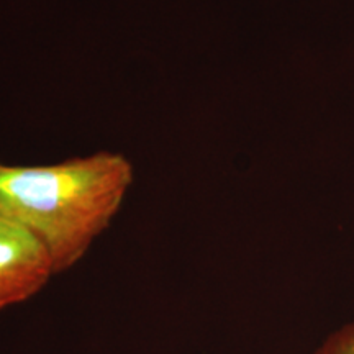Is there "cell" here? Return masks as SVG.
I'll return each mask as SVG.
<instances>
[{"mask_svg":"<svg viewBox=\"0 0 354 354\" xmlns=\"http://www.w3.org/2000/svg\"><path fill=\"white\" fill-rule=\"evenodd\" d=\"M131 183V162L112 151L50 166L2 165L0 214L41 241L59 274L107 230Z\"/></svg>","mask_w":354,"mask_h":354,"instance_id":"1","label":"cell"},{"mask_svg":"<svg viewBox=\"0 0 354 354\" xmlns=\"http://www.w3.org/2000/svg\"><path fill=\"white\" fill-rule=\"evenodd\" d=\"M53 274V261L41 241L0 214V310L33 297Z\"/></svg>","mask_w":354,"mask_h":354,"instance_id":"2","label":"cell"},{"mask_svg":"<svg viewBox=\"0 0 354 354\" xmlns=\"http://www.w3.org/2000/svg\"><path fill=\"white\" fill-rule=\"evenodd\" d=\"M312 354H354V322L331 331Z\"/></svg>","mask_w":354,"mask_h":354,"instance_id":"3","label":"cell"},{"mask_svg":"<svg viewBox=\"0 0 354 354\" xmlns=\"http://www.w3.org/2000/svg\"><path fill=\"white\" fill-rule=\"evenodd\" d=\"M0 166H2V165H0Z\"/></svg>","mask_w":354,"mask_h":354,"instance_id":"4","label":"cell"}]
</instances>
